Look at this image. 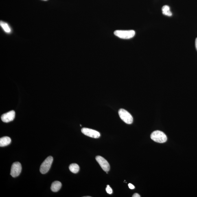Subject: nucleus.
<instances>
[{
  "label": "nucleus",
  "mask_w": 197,
  "mask_h": 197,
  "mask_svg": "<svg viewBox=\"0 0 197 197\" xmlns=\"http://www.w3.org/2000/svg\"><path fill=\"white\" fill-rule=\"evenodd\" d=\"M151 139L153 140L158 143H163L167 141V138L166 135L163 132L159 130L153 132L151 134Z\"/></svg>",
  "instance_id": "f257e3e1"
},
{
  "label": "nucleus",
  "mask_w": 197,
  "mask_h": 197,
  "mask_svg": "<svg viewBox=\"0 0 197 197\" xmlns=\"http://www.w3.org/2000/svg\"><path fill=\"white\" fill-rule=\"evenodd\" d=\"M135 34V32L133 30H117L114 32V34L115 36L123 39H130L134 37Z\"/></svg>",
  "instance_id": "f03ea898"
},
{
  "label": "nucleus",
  "mask_w": 197,
  "mask_h": 197,
  "mask_svg": "<svg viewBox=\"0 0 197 197\" xmlns=\"http://www.w3.org/2000/svg\"><path fill=\"white\" fill-rule=\"evenodd\" d=\"M53 160L52 156H50L44 160L40 165V172L42 174H45L48 172L52 164Z\"/></svg>",
  "instance_id": "7ed1b4c3"
},
{
  "label": "nucleus",
  "mask_w": 197,
  "mask_h": 197,
  "mask_svg": "<svg viewBox=\"0 0 197 197\" xmlns=\"http://www.w3.org/2000/svg\"><path fill=\"white\" fill-rule=\"evenodd\" d=\"M118 113L121 119L127 124H131L133 122V118L126 110L123 109H120Z\"/></svg>",
  "instance_id": "20e7f679"
},
{
  "label": "nucleus",
  "mask_w": 197,
  "mask_h": 197,
  "mask_svg": "<svg viewBox=\"0 0 197 197\" xmlns=\"http://www.w3.org/2000/svg\"><path fill=\"white\" fill-rule=\"evenodd\" d=\"M22 166L19 162H15L12 164L11 167L10 174L12 177L16 178L19 175L21 172Z\"/></svg>",
  "instance_id": "39448f33"
},
{
  "label": "nucleus",
  "mask_w": 197,
  "mask_h": 197,
  "mask_svg": "<svg viewBox=\"0 0 197 197\" xmlns=\"http://www.w3.org/2000/svg\"><path fill=\"white\" fill-rule=\"evenodd\" d=\"M82 132L85 135L91 138L97 139L100 137V133L98 132L91 129L83 128H82Z\"/></svg>",
  "instance_id": "423d86ee"
},
{
  "label": "nucleus",
  "mask_w": 197,
  "mask_h": 197,
  "mask_svg": "<svg viewBox=\"0 0 197 197\" xmlns=\"http://www.w3.org/2000/svg\"><path fill=\"white\" fill-rule=\"evenodd\" d=\"M96 160L105 172H108L109 171L110 169L109 164L104 157L100 156H97L96 157Z\"/></svg>",
  "instance_id": "0eeeda50"
},
{
  "label": "nucleus",
  "mask_w": 197,
  "mask_h": 197,
  "mask_svg": "<svg viewBox=\"0 0 197 197\" xmlns=\"http://www.w3.org/2000/svg\"><path fill=\"white\" fill-rule=\"evenodd\" d=\"M15 112L13 110L9 111L8 113L4 114L1 116V118L4 122L8 123L12 121L15 117Z\"/></svg>",
  "instance_id": "6e6552de"
},
{
  "label": "nucleus",
  "mask_w": 197,
  "mask_h": 197,
  "mask_svg": "<svg viewBox=\"0 0 197 197\" xmlns=\"http://www.w3.org/2000/svg\"><path fill=\"white\" fill-rule=\"evenodd\" d=\"M62 184L59 181H55L51 184V190L53 192H57L61 188Z\"/></svg>",
  "instance_id": "1a4fd4ad"
},
{
  "label": "nucleus",
  "mask_w": 197,
  "mask_h": 197,
  "mask_svg": "<svg viewBox=\"0 0 197 197\" xmlns=\"http://www.w3.org/2000/svg\"><path fill=\"white\" fill-rule=\"evenodd\" d=\"M11 142L10 138L8 137H4L0 139V146L4 147L10 144Z\"/></svg>",
  "instance_id": "9d476101"
},
{
  "label": "nucleus",
  "mask_w": 197,
  "mask_h": 197,
  "mask_svg": "<svg viewBox=\"0 0 197 197\" xmlns=\"http://www.w3.org/2000/svg\"><path fill=\"white\" fill-rule=\"evenodd\" d=\"M69 169L71 172L74 174H77L79 172L80 167L77 164L73 163L69 165Z\"/></svg>",
  "instance_id": "9b49d317"
},
{
  "label": "nucleus",
  "mask_w": 197,
  "mask_h": 197,
  "mask_svg": "<svg viewBox=\"0 0 197 197\" xmlns=\"http://www.w3.org/2000/svg\"><path fill=\"white\" fill-rule=\"evenodd\" d=\"M163 13L165 16H171L172 15V12H171L170 7L168 5H165L162 7Z\"/></svg>",
  "instance_id": "f8f14e48"
},
{
  "label": "nucleus",
  "mask_w": 197,
  "mask_h": 197,
  "mask_svg": "<svg viewBox=\"0 0 197 197\" xmlns=\"http://www.w3.org/2000/svg\"><path fill=\"white\" fill-rule=\"evenodd\" d=\"M1 26L3 30H4L5 32L7 33H10L11 30L9 27L8 24L6 23H3V22L1 21Z\"/></svg>",
  "instance_id": "ddd939ff"
},
{
  "label": "nucleus",
  "mask_w": 197,
  "mask_h": 197,
  "mask_svg": "<svg viewBox=\"0 0 197 197\" xmlns=\"http://www.w3.org/2000/svg\"><path fill=\"white\" fill-rule=\"evenodd\" d=\"M106 191L108 194H111L113 193V190L109 185L107 186Z\"/></svg>",
  "instance_id": "4468645a"
},
{
  "label": "nucleus",
  "mask_w": 197,
  "mask_h": 197,
  "mask_svg": "<svg viewBox=\"0 0 197 197\" xmlns=\"http://www.w3.org/2000/svg\"><path fill=\"white\" fill-rule=\"evenodd\" d=\"M128 186L129 188L130 189H133L135 188V187H134L132 184H128Z\"/></svg>",
  "instance_id": "2eb2a0df"
},
{
  "label": "nucleus",
  "mask_w": 197,
  "mask_h": 197,
  "mask_svg": "<svg viewBox=\"0 0 197 197\" xmlns=\"http://www.w3.org/2000/svg\"><path fill=\"white\" fill-rule=\"evenodd\" d=\"M132 197H140V196L139 195L137 194V193H135V194H134L133 195V196H132Z\"/></svg>",
  "instance_id": "dca6fc26"
},
{
  "label": "nucleus",
  "mask_w": 197,
  "mask_h": 197,
  "mask_svg": "<svg viewBox=\"0 0 197 197\" xmlns=\"http://www.w3.org/2000/svg\"><path fill=\"white\" fill-rule=\"evenodd\" d=\"M195 47L196 48V50L197 51V38H196L195 40Z\"/></svg>",
  "instance_id": "f3484780"
},
{
  "label": "nucleus",
  "mask_w": 197,
  "mask_h": 197,
  "mask_svg": "<svg viewBox=\"0 0 197 197\" xmlns=\"http://www.w3.org/2000/svg\"><path fill=\"white\" fill-rule=\"evenodd\" d=\"M84 197H91V196H84Z\"/></svg>",
  "instance_id": "a211bd4d"
},
{
  "label": "nucleus",
  "mask_w": 197,
  "mask_h": 197,
  "mask_svg": "<svg viewBox=\"0 0 197 197\" xmlns=\"http://www.w3.org/2000/svg\"><path fill=\"white\" fill-rule=\"evenodd\" d=\"M44 1H47V0H44Z\"/></svg>",
  "instance_id": "6ab92c4d"
}]
</instances>
